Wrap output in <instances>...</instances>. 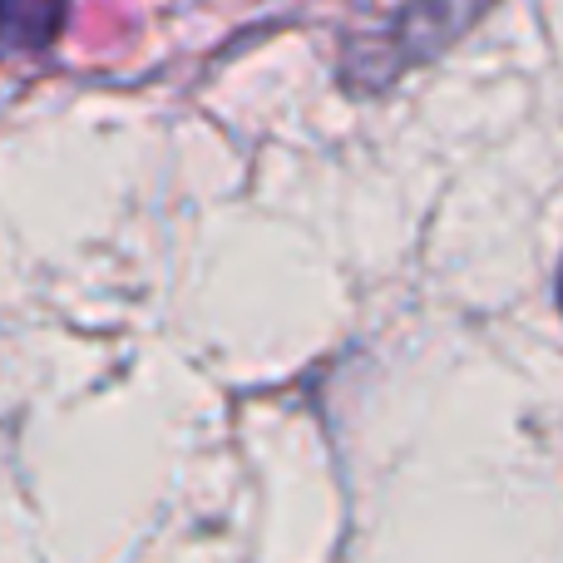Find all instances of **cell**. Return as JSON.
<instances>
[{
  "mask_svg": "<svg viewBox=\"0 0 563 563\" xmlns=\"http://www.w3.org/2000/svg\"><path fill=\"white\" fill-rule=\"evenodd\" d=\"M59 10L65 0H0V40L15 49L45 45L59 30Z\"/></svg>",
  "mask_w": 563,
  "mask_h": 563,
  "instance_id": "obj_1",
  "label": "cell"
}]
</instances>
